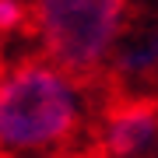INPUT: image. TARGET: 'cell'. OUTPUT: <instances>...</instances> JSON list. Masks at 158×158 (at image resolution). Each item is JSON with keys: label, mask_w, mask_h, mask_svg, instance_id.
Wrapping results in <instances>:
<instances>
[{"label": "cell", "mask_w": 158, "mask_h": 158, "mask_svg": "<svg viewBox=\"0 0 158 158\" xmlns=\"http://www.w3.org/2000/svg\"><path fill=\"white\" fill-rule=\"evenodd\" d=\"M127 28L130 0H32L39 56L85 81L109 67Z\"/></svg>", "instance_id": "obj_2"}, {"label": "cell", "mask_w": 158, "mask_h": 158, "mask_svg": "<svg viewBox=\"0 0 158 158\" xmlns=\"http://www.w3.org/2000/svg\"><path fill=\"white\" fill-rule=\"evenodd\" d=\"M32 32V0H0V35Z\"/></svg>", "instance_id": "obj_5"}, {"label": "cell", "mask_w": 158, "mask_h": 158, "mask_svg": "<svg viewBox=\"0 0 158 158\" xmlns=\"http://www.w3.org/2000/svg\"><path fill=\"white\" fill-rule=\"evenodd\" d=\"M106 70L127 91H144V88L158 85V25L155 21H144V25L130 21V28L119 39Z\"/></svg>", "instance_id": "obj_4"}, {"label": "cell", "mask_w": 158, "mask_h": 158, "mask_svg": "<svg viewBox=\"0 0 158 158\" xmlns=\"http://www.w3.org/2000/svg\"><path fill=\"white\" fill-rule=\"evenodd\" d=\"M91 119V91L46 56H21L0 70V155L53 158Z\"/></svg>", "instance_id": "obj_1"}, {"label": "cell", "mask_w": 158, "mask_h": 158, "mask_svg": "<svg viewBox=\"0 0 158 158\" xmlns=\"http://www.w3.org/2000/svg\"><path fill=\"white\" fill-rule=\"evenodd\" d=\"M102 158H151L158 151V106L141 95L119 98L98 119Z\"/></svg>", "instance_id": "obj_3"}]
</instances>
